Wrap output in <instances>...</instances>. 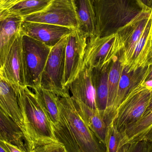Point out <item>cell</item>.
<instances>
[{"instance_id":"19","label":"cell","mask_w":152,"mask_h":152,"mask_svg":"<svg viewBox=\"0 0 152 152\" xmlns=\"http://www.w3.org/2000/svg\"><path fill=\"white\" fill-rule=\"evenodd\" d=\"M148 69L149 66L140 68L135 71H129L127 66H124L113 106L115 113L117 108L124 101L130 90L142 81H145Z\"/></svg>"},{"instance_id":"17","label":"cell","mask_w":152,"mask_h":152,"mask_svg":"<svg viewBox=\"0 0 152 152\" xmlns=\"http://www.w3.org/2000/svg\"><path fill=\"white\" fill-rule=\"evenodd\" d=\"M78 27V31L87 38L96 36L94 0H74Z\"/></svg>"},{"instance_id":"9","label":"cell","mask_w":152,"mask_h":152,"mask_svg":"<svg viewBox=\"0 0 152 152\" xmlns=\"http://www.w3.org/2000/svg\"><path fill=\"white\" fill-rule=\"evenodd\" d=\"M88 38L77 29L67 36L63 78V87L66 91H69V85L85 66L84 56Z\"/></svg>"},{"instance_id":"20","label":"cell","mask_w":152,"mask_h":152,"mask_svg":"<svg viewBox=\"0 0 152 152\" xmlns=\"http://www.w3.org/2000/svg\"><path fill=\"white\" fill-rule=\"evenodd\" d=\"M122 49L113 58L108 77V105L104 114L106 118L110 121H113L115 116L113 106L117 96L120 80L124 67Z\"/></svg>"},{"instance_id":"6","label":"cell","mask_w":152,"mask_h":152,"mask_svg":"<svg viewBox=\"0 0 152 152\" xmlns=\"http://www.w3.org/2000/svg\"><path fill=\"white\" fill-rule=\"evenodd\" d=\"M122 49L121 40L117 33L103 37H89L84 56L85 66L90 69L101 68L111 62Z\"/></svg>"},{"instance_id":"24","label":"cell","mask_w":152,"mask_h":152,"mask_svg":"<svg viewBox=\"0 0 152 152\" xmlns=\"http://www.w3.org/2000/svg\"><path fill=\"white\" fill-rule=\"evenodd\" d=\"M152 128V111L121 132L125 134L130 144L142 140Z\"/></svg>"},{"instance_id":"21","label":"cell","mask_w":152,"mask_h":152,"mask_svg":"<svg viewBox=\"0 0 152 152\" xmlns=\"http://www.w3.org/2000/svg\"><path fill=\"white\" fill-rule=\"evenodd\" d=\"M0 139L28 152L23 133L19 127L0 107Z\"/></svg>"},{"instance_id":"35","label":"cell","mask_w":152,"mask_h":152,"mask_svg":"<svg viewBox=\"0 0 152 152\" xmlns=\"http://www.w3.org/2000/svg\"><path fill=\"white\" fill-rule=\"evenodd\" d=\"M145 140L152 142V128L151 130L144 137L142 140Z\"/></svg>"},{"instance_id":"2","label":"cell","mask_w":152,"mask_h":152,"mask_svg":"<svg viewBox=\"0 0 152 152\" xmlns=\"http://www.w3.org/2000/svg\"><path fill=\"white\" fill-rule=\"evenodd\" d=\"M15 92L24 120V137L28 152L37 146L60 143L34 92L27 86L19 88Z\"/></svg>"},{"instance_id":"30","label":"cell","mask_w":152,"mask_h":152,"mask_svg":"<svg viewBox=\"0 0 152 152\" xmlns=\"http://www.w3.org/2000/svg\"><path fill=\"white\" fill-rule=\"evenodd\" d=\"M3 142L7 150L10 152H26L20 150L17 146L10 143L4 141H3Z\"/></svg>"},{"instance_id":"4","label":"cell","mask_w":152,"mask_h":152,"mask_svg":"<svg viewBox=\"0 0 152 152\" xmlns=\"http://www.w3.org/2000/svg\"><path fill=\"white\" fill-rule=\"evenodd\" d=\"M151 87L145 80L130 90L117 108L112 124L120 132L133 125L143 116L149 104Z\"/></svg>"},{"instance_id":"14","label":"cell","mask_w":152,"mask_h":152,"mask_svg":"<svg viewBox=\"0 0 152 152\" xmlns=\"http://www.w3.org/2000/svg\"><path fill=\"white\" fill-rule=\"evenodd\" d=\"M71 97L80 117L94 134L105 144L107 129L111 123L107 120L104 113L92 109L79 100Z\"/></svg>"},{"instance_id":"27","label":"cell","mask_w":152,"mask_h":152,"mask_svg":"<svg viewBox=\"0 0 152 152\" xmlns=\"http://www.w3.org/2000/svg\"><path fill=\"white\" fill-rule=\"evenodd\" d=\"M152 142L145 140H141L130 143L126 152H149Z\"/></svg>"},{"instance_id":"23","label":"cell","mask_w":152,"mask_h":152,"mask_svg":"<svg viewBox=\"0 0 152 152\" xmlns=\"http://www.w3.org/2000/svg\"><path fill=\"white\" fill-rule=\"evenodd\" d=\"M32 89L42 109L53 125H57L59 121L60 117V112L57 101L58 96L41 85Z\"/></svg>"},{"instance_id":"28","label":"cell","mask_w":152,"mask_h":152,"mask_svg":"<svg viewBox=\"0 0 152 152\" xmlns=\"http://www.w3.org/2000/svg\"><path fill=\"white\" fill-rule=\"evenodd\" d=\"M65 149L61 143H51L37 146L31 152H62Z\"/></svg>"},{"instance_id":"3","label":"cell","mask_w":152,"mask_h":152,"mask_svg":"<svg viewBox=\"0 0 152 152\" xmlns=\"http://www.w3.org/2000/svg\"><path fill=\"white\" fill-rule=\"evenodd\" d=\"M96 36L115 34L137 15L151 8L140 0H94Z\"/></svg>"},{"instance_id":"29","label":"cell","mask_w":152,"mask_h":152,"mask_svg":"<svg viewBox=\"0 0 152 152\" xmlns=\"http://www.w3.org/2000/svg\"><path fill=\"white\" fill-rule=\"evenodd\" d=\"M25 0H0V8L9 9L11 7Z\"/></svg>"},{"instance_id":"42","label":"cell","mask_w":152,"mask_h":152,"mask_svg":"<svg viewBox=\"0 0 152 152\" xmlns=\"http://www.w3.org/2000/svg\"></svg>"},{"instance_id":"26","label":"cell","mask_w":152,"mask_h":152,"mask_svg":"<svg viewBox=\"0 0 152 152\" xmlns=\"http://www.w3.org/2000/svg\"><path fill=\"white\" fill-rule=\"evenodd\" d=\"M52 0H25L20 2L8 9L10 13L21 17L42 11L51 2Z\"/></svg>"},{"instance_id":"39","label":"cell","mask_w":152,"mask_h":152,"mask_svg":"<svg viewBox=\"0 0 152 152\" xmlns=\"http://www.w3.org/2000/svg\"><path fill=\"white\" fill-rule=\"evenodd\" d=\"M152 152V145L151 146V150H150V152Z\"/></svg>"},{"instance_id":"38","label":"cell","mask_w":152,"mask_h":152,"mask_svg":"<svg viewBox=\"0 0 152 152\" xmlns=\"http://www.w3.org/2000/svg\"><path fill=\"white\" fill-rule=\"evenodd\" d=\"M149 8L152 9V0H150V2H149Z\"/></svg>"},{"instance_id":"8","label":"cell","mask_w":152,"mask_h":152,"mask_svg":"<svg viewBox=\"0 0 152 152\" xmlns=\"http://www.w3.org/2000/svg\"><path fill=\"white\" fill-rule=\"evenodd\" d=\"M67 36L52 48L40 83L42 87L58 96H61L66 92H69L65 90L63 86Z\"/></svg>"},{"instance_id":"25","label":"cell","mask_w":152,"mask_h":152,"mask_svg":"<svg viewBox=\"0 0 152 152\" xmlns=\"http://www.w3.org/2000/svg\"><path fill=\"white\" fill-rule=\"evenodd\" d=\"M104 143L106 152H126L130 144L125 134L119 131L112 123L107 129Z\"/></svg>"},{"instance_id":"15","label":"cell","mask_w":152,"mask_h":152,"mask_svg":"<svg viewBox=\"0 0 152 152\" xmlns=\"http://www.w3.org/2000/svg\"><path fill=\"white\" fill-rule=\"evenodd\" d=\"M68 89L72 94V97L79 100L92 109L97 110L91 69L85 66L70 83Z\"/></svg>"},{"instance_id":"11","label":"cell","mask_w":152,"mask_h":152,"mask_svg":"<svg viewBox=\"0 0 152 152\" xmlns=\"http://www.w3.org/2000/svg\"><path fill=\"white\" fill-rule=\"evenodd\" d=\"M152 15V9L144 11L116 33L122 43L124 66L129 65L136 46Z\"/></svg>"},{"instance_id":"36","label":"cell","mask_w":152,"mask_h":152,"mask_svg":"<svg viewBox=\"0 0 152 152\" xmlns=\"http://www.w3.org/2000/svg\"><path fill=\"white\" fill-rule=\"evenodd\" d=\"M3 140L0 139V152H10L4 144Z\"/></svg>"},{"instance_id":"31","label":"cell","mask_w":152,"mask_h":152,"mask_svg":"<svg viewBox=\"0 0 152 152\" xmlns=\"http://www.w3.org/2000/svg\"><path fill=\"white\" fill-rule=\"evenodd\" d=\"M10 14L8 9L0 8V20L7 18Z\"/></svg>"},{"instance_id":"12","label":"cell","mask_w":152,"mask_h":152,"mask_svg":"<svg viewBox=\"0 0 152 152\" xmlns=\"http://www.w3.org/2000/svg\"><path fill=\"white\" fill-rule=\"evenodd\" d=\"M69 28L45 23L22 21L20 32L52 48L74 30Z\"/></svg>"},{"instance_id":"1","label":"cell","mask_w":152,"mask_h":152,"mask_svg":"<svg viewBox=\"0 0 152 152\" xmlns=\"http://www.w3.org/2000/svg\"><path fill=\"white\" fill-rule=\"evenodd\" d=\"M60 112L53 125L56 138L67 152H106L105 144L90 129L77 111L69 92L58 96Z\"/></svg>"},{"instance_id":"37","label":"cell","mask_w":152,"mask_h":152,"mask_svg":"<svg viewBox=\"0 0 152 152\" xmlns=\"http://www.w3.org/2000/svg\"><path fill=\"white\" fill-rule=\"evenodd\" d=\"M145 5L149 8V2L150 0H140Z\"/></svg>"},{"instance_id":"16","label":"cell","mask_w":152,"mask_h":152,"mask_svg":"<svg viewBox=\"0 0 152 152\" xmlns=\"http://www.w3.org/2000/svg\"><path fill=\"white\" fill-rule=\"evenodd\" d=\"M0 107L21 129L24 135V120L13 88L0 75Z\"/></svg>"},{"instance_id":"5","label":"cell","mask_w":152,"mask_h":152,"mask_svg":"<svg viewBox=\"0 0 152 152\" xmlns=\"http://www.w3.org/2000/svg\"><path fill=\"white\" fill-rule=\"evenodd\" d=\"M22 42L26 86L32 89L40 85L42 74L52 48L23 35Z\"/></svg>"},{"instance_id":"41","label":"cell","mask_w":152,"mask_h":152,"mask_svg":"<svg viewBox=\"0 0 152 152\" xmlns=\"http://www.w3.org/2000/svg\"><path fill=\"white\" fill-rule=\"evenodd\" d=\"M71 1H72L73 2H74V0H71Z\"/></svg>"},{"instance_id":"32","label":"cell","mask_w":152,"mask_h":152,"mask_svg":"<svg viewBox=\"0 0 152 152\" xmlns=\"http://www.w3.org/2000/svg\"><path fill=\"white\" fill-rule=\"evenodd\" d=\"M152 111V87H151V95H150V101H149V104H148V106L143 116L146 115V114H148L150 113ZM142 116V117H143Z\"/></svg>"},{"instance_id":"34","label":"cell","mask_w":152,"mask_h":152,"mask_svg":"<svg viewBox=\"0 0 152 152\" xmlns=\"http://www.w3.org/2000/svg\"><path fill=\"white\" fill-rule=\"evenodd\" d=\"M148 66H149V69H148L147 76L145 79V82L152 81V64Z\"/></svg>"},{"instance_id":"10","label":"cell","mask_w":152,"mask_h":152,"mask_svg":"<svg viewBox=\"0 0 152 152\" xmlns=\"http://www.w3.org/2000/svg\"><path fill=\"white\" fill-rule=\"evenodd\" d=\"M22 37L20 32L7 55L3 67L0 69L1 77L13 88L15 91L19 88L26 86Z\"/></svg>"},{"instance_id":"13","label":"cell","mask_w":152,"mask_h":152,"mask_svg":"<svg viewBox=\"0 0 152 152\" xmlns=\"http://www.w3.org/2000/svg\"><path fill=\"white\" fill-rule=\"evenodd\" d=\"M21 17L11 13L0 20V69L3 67L7 55L20 33Z\"/></svg>"},{"instance_id":"7","label":"cell","mask_w":152,"mask_h":152,"mask_svg":"<svg viewBox=\"0 0 152 152\" xmlns=\"http://www.w3.org/2000/svg\"><path fill=\"white\" fill-rule=\"evenodd\" d=\"M23 20L45 23L77 29V18L71 0H52L43 10L22 17Z\"/></svg>"},{"instance_id":"33","label":"cell","mask_w":152,"mask_h":152,"mask_svg":"<svg viewBox=\"0 0 152 152\" xmlns=\"http://www.w3.org/2000/svg\"><path fill=\"white\" fill-rule=\"evenodd\" d=\"M152 44L150 50H149V53L147 55V58H146V66H148V65H152Z\"/></svg>"},{"instance_id":"18","label":"cell","mask_w":152,"mask_h":152,"mask_svg":"<svg viewBox=\"0 0 152 152\" xmlns=\"http://www.w3.org/2000/svg\"><path fill=\"white\" fill-rule=\"evenodd\" d=\"M112 62V61L101 68L91 69L96 109L102 112L105 113L108 105V77Z\"/></svg>"},{"instance_id":"40","label":"cell","mask_w":152,"mask_h":152,"mask_svg":"<svg viewBox=\"0 0 152 152\" xmlns=\"http://www.w3.org/2000/svg\"><path fill=\"white\" fill-rule=\"evenodd\" d=\"M62 152H66V149H65V150H64V151H63Z\"/></svg>"},{"instance_id":"22","label":"cell","mask_w":152,"mask_h":152,"mask_svg":"<svg viewBox=\"0 0 152 152\" xmlns=\"http://www.w3.org/2000/svg\"><path fill=\"white\" fill-rule=\"evenodd\" d=\"M152 15L136 46L131 61L127 66L129 71H135L146 66V58L152 44Z\"/></svg>"}]
</instances>
